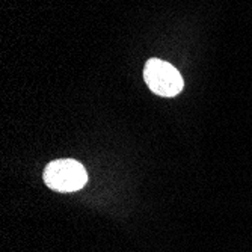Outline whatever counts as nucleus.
I'll list each match as a JSON object with an SVG mask.
<instances>
[{
	"label": "nucleus",
	"instance_id": "f03ea898",
	"mask_svg": "<svg viewBox=\"0 0 252 252\" xmlns=\"http://www.w3.org/2000/svg\"><path fill=\"white\" fill-rule=\"evenodd\" d=\"M144 79L153 93L162 97H175L185 86L183 77L175 66L156 58L147 61L144 68Z\"/></svg>",
	"mask_w": 252,
	"mask_h": 252
},
{
	"label": "nucleus",
	"instance_id": "f257e3e1",
	"mask_svg": "<svg viewBox=\"0 0 252 252\" xmlns=\"http://www.w3.org/2000/svg\"><path fill=\"white\" fill-rule=\"evenodd\" d=\"M44 181L47 188L56 192L80 190L88 181L86 169L73 158H59L44 169Z\"/></svg>",
	"mask_w": 252,
	"mask_h": 252
}]
</instances>
